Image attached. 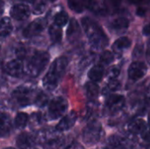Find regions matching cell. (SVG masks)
I'll list each match as a JSON object with an SVG mask.
<instances>
[{
	"instance_id": "cell-12",
	"label": "cell",
	"mask_w": 150,
	"mask_h": 149,
	"mask_svg": "<svg viewBox=\"0 0 150 149\" xmlns=\"http://www.w3.org/2000/svg\"><path fill=\"white\" fill-rule=\"evenodd\" d=\"M131 45H132V40L127 36H122L118 38L113 42L112 46V50L118 58H120L124 51L128 49L131 47Z\"/></svg>"
},
{
	"instance_id": "cell-20",
	"label": "cell",
	"mask_w": 150,
	"mask_h": 149,
	"mask_svg": "<svg viewBox=\"0 0 150 149\" xmlns=\"http://www.w3.org/2000/svg\"><path fill=\"white\" fill-rule=\"evenodd\" d=\"M84 6L89 9L90 11H92L98 14L104 15L106 13V9L105 6H103L98 0H83Z\"/></svg>"
},
{
	"instance_id": "cell-9",
	"label": "cell",
	"mask_w": 150,
	"mask_h": 149,
	"mask_svg": "<svg viewBox=\"0 0 150 149\" xmlns=\"http://www.w3.org/2000/svg\"><path fill=\"white\" fill-rule=\"evenodd\" d=\"M126 105V97L123 95L112 94L108 97L105 102V108L111 113L120 112Z\"/></svg>"
},
{
	"instance_id": "cell-17",
	"label": "cell",
	"mask_w": 150,
	"mask_h": 149,
	"mask_svg": "<svg viewBox=\"0 0 150 149\" xmlns=\"http://www.w3.org/2000/svg\"><path fill=\"white\" fill-rule=\"evenodd\" d=\"M81 36V29L77 20L72 18L66 31V38L69 41H74Z\"/></svg>"
},
{
	"instance_id": "cell-13",
	"label": "cell",
	"mask_w": 150,
	"mask_h": 149,
	"mask_svg": "<svg viewBox=\"0 0 150 149\" xmlns=\"http://www.w3.org/2000/svg\"><path fill=\"white\" fill-rule=\"evenodd\" d=\"M76 119H77V115L74 111H72L69 113H68L67 115H65L59 121V123L57 124L55 129L60 133L68 131L71 127H73V126L75 125V123L76 121Z\"/></svg>"
},
{
	"instance_id": "cell-22",
	"label": "cell",
	"mask_w": 150,
	"mask_h": 149,
	"mask_svg": "<svg viewBox=\"0 0 150 149\" xmlns=\"http://www.w3.org/2000/svg\"><path fill=\"white\" fill-rule=\"evenodd\" d=\"M33 139L27 133H21L17 138L16 143L18 148L20 149H29L33 145Z\"/></svg>"
},
{
	"instance_id": "cell-31",
	"label": "cell",
	"mask_w": 150,
	"mask_h": 149,
	"mask_svg": "<svg viewBox=\"0 0 150 149\" xmlns=\"http://www.w3.org/2000/svg\"><path fill=\"white\" fill-rule=\"evenodd\" d=\"M49 103V97H48V95L43 91H40L39 92L35 97H34V105L37 106V107H40V108H42V107H45L47 104Z\"/></svg>"
},
{
	"instance_id": "cell-40",
	"label": "cell",
	"mask_w": 150,
	"mask_h": 149,
	"mask_svg": "<svg viewBox=\"0 0 150 149\" xmlns=\"http://www.w3.org/2000/svg\"><path fill=\"white\" fill-rule=\"evenodd\" d=\"M146 60H147L148 63L150 65V39L148 41L147 49H146Z\"/></svg>"
},
{
	"instance_id": "cell-3",
	"label": "cell",
	"mask_w": 150,
	"mask_h": 149,
	"mask_svg": "<svg viewBox=\"0 0 150 149\" xmlns=\"http://www.w3.org/2000/svg\"><path fill=\"white\" fill-rule=\"evenodd\" d=\"M59 133L60 132H58L56 129L55 131H41L36 136L37 142L41 144V146L45 147L47 149L61 148L64 144V139Z\"/></svg>"
},
{
	"instance_id": "cell-10",
	"label": "cell",
	"mask_w": 150,
	"mask_h": 149,
	"mask_svg": "<svg viewBox=\"0 0 150 149\" xmlns=\"http://www.w3.org/2000/svg\"><path fill=\"white\" fill-rule=\"evenodd\" d=\"M30 7L26 4L23 3L12 5L10 10L11 17L16 21H25L30 17Z\"/></svg>"
},
{
	"instance_id": "cell-43",
	"label": "cell",
	"mask_w": 150,
	"mask_h": 149,
	"mask_svg": "<svg viewBox=\"0 0 150 149\" xmlns=\"http://www.w3.org/2000/svg\"><path fill=\"white\" fill-rule=\"evenodd\" d=\"M21 1H24V2H26V3H31V4H33V3H34L36 0H21Z\"/></svg>"
},
{
	"instance_id": "cell-44",
	"label": "cell",
	"mask_w": 150,
	"mask_h": 149,
	"mask_svg": "<svg viewBox=\"0 0 150 149\" xmlns=\"http://www.w3.org/2000/svg\"><path fill=\"white\" fill-rule=\"evenodd\" d=\"M75 149H84L83 147H81L80 145H76V147H75Z\"/></svg>"
},
{
	"instance_id": "cell-35",
	"label": "cell",
	"mask_w": 150,
	"mask_h": 149,
	"mask_svg": "<svg viewBox=\"0 0 150 149\" xmlns=\"http://www.w3.org/2000/svg\"><path fill=\"white\" fill-rule=\"evenodd\" d=\"M46 9H47V3L44 1H40L38 4H36L33 12L34 15H40L46 11Z\"/></svg>"
},
{
	"instance_id": "cell-33",
	"label": "cell",
	"mask_w": 150,
	"mask_h": 149,
	"mask_svg": "<svg viewBox=\"0 0 150 149\" xmlns=\"http://www.w3.org/2000/svg\"><path fill=\"white\" fill-rule=\"evenodd\" d=\"M15 56L17 59L23 61L26 58L27 56V49L24 46H18V47L15 48Z\"/></svg>"
},
{
	"instance_id": "cell-7",
	"label": "cell",
	"mask_w": 150,
	"mask_h": 149,
	"mask_svg": "<svg viewBox=\"0 0 150 149\" xmlns=\"http://www.w3.org/2000/svg\"><path fill=\"white\" fill-rule=\"evenodd\" d=\"M47 27V19L44 18H38L30 22L22 31V35L25 39L33 38L40 34Z\"/></svg>"
},
{
	"instance_id": "cell-11",
	"label": "cell",
	"mask_w": 150,
	"mask_h": 149,
	"mask_svg": "<svg viewBox=\"0 0 150 149\" xmlns=\"http://www.w3.org/2000/svg\"><path fill=\"white\" fill-rule=\"evenodd\" d=\"M5 72L11 77L20 78L24 75V66L22 61L13 59L5 64Z\"/></svg>"
},
{
	"instance_id": "cell-46",
	"label": "cell",
	"mask_w": 150,
	"mask_h": 149,
	"mask_svg": "<svg viewBox=\"0 0 150 149\" xmlns=\"http://www.w3.org/2000/svg\"><path fill=\"white\" fill-rule=\"evenodd\" d=\"M4 149H15L14 148H5Z\"/></svg>"
},
{
	"instance_id": "cell-45",
	"label": "cell",
	"mask_w": 150,
	"mask_h": 149,
	"mask_svg": "<svg viewBox=\"0 0 150 149\" xmlns=\"http://www.w3.org/2000/svg\"><path fill=\"white\" fill-rule=\"evenodd\" d=\"M104 149H114V148H110V147H107V148H105Z\"/></svg>"
},
{
	"instance_id": "cell-48",
	"label": "cell",
	"mask_w": 150,
	"mask_h": 149,
	"mask_svg": "<svg viewBox=\"0 0 150 149\" xmlns=\"http://www.w3.org/2000/svg\"><path fill=\"white\" fill-rule=\"evenodd\" d=\"M48 1H50V2H54L55 0H48Z\"/></svg>"
},
{
	"instance_id": "cell-14",
	"label": "cell",
	"mask_w": 150,
	"mask_h": 149,
	"mask_svg": "<svg viewBox=\"0 0 150 149\" xmlns=\"http://www.w3.org/2000/svg\"><path fill=\"white\" fill-rule=\"evenodd\" d=\"M69 64V59L66 56H59L58 58H56L52 64L49 67V70L53 71L54 73H55L60 78L63 76L67 67Z\"/></svg>"
},
{
	"instance_id": "cell-38",
	"label": "cell",
	"mask_w": 150,
	"mask_h": 149,
	"mask_svg": "<svg viewBox=\"0 0 150 149\" xmlns=\"http://www.w3.org/2000/svg\"><path fill=\"white\" fill-rule=\"evenodd\" d=\"M143 51H144V48H143V45L142 44H137L134 48V51H133V58H135V59H138V58H141L143 54Z\"/></svg>"
},
{
	"instance_id": "cell-32",
	"label": "cell",
	"mask_w": 150,
	"mask_h": 149,
	"mask_svg": "<svg viewBox=\"0 0 150 149\" xmlns=\"http://www.w3.org/2000/svg\"><path fill=\"white\" fill-rule=\"evenodd\" d=\"M120 87H121V83L120 81L118 80V78L108 79L106 88L108 89L109 91H117L120 89Z\"/></svg>"
},
{
	"instance_id": "cell-49",
	"label": "cell",
	"mask_w": 150,
	"mask_h": 149,
	"mask_svg": "<svg viewBox=\"0 0 150 149\" xmlns=\"http://www.w3.org/2000/svg\"><path fill=\"white\" fill-rule=\"evenodd\" d=\"M149 94H150V86H149Z\"/></svg>"
},
{
	"instance_id": "cell-30",
	"label": "cell",
	"mask_w": 150,
	"mask_h": 149,
	"mask_svg": "<svg viewBox=\"0 0 150 149\" xmlns=\"http://www.w3.org/2000/svg\"><path fill=\"white\" fill-rule=\"evenodd\" d=\"M69 8L76 13H83L85 6L82 0H67Z\"/></svg>"
},
{
	"instance_id": "cell-2",
	"label": "cell",
	"mask_w": 150,
	"mask_h": 149,
	"mask_svg": "<svg viewBox=\"0 0 150 149\" xmlns=\"http://www.w3.org/2000/svg\"><path fill=\"white\" fill-rule=\"evenodd\" d=\"M50 61V54L45 51H35L28 59L26 70L32 77L39 76L47 68Z\"/></svg>"
},
{
	"instance_id": "cell-39",
	"label": "cell",
	"mask_w": 150,
	"mask_h": 149,
	"mask_svg": "<svg viewBox=\"0 0 150 149\" xmlns=\"http://www.w3.org/2000/svg\"><path fill=\"white\" fill-rule=\"evenodd\" d=\"M140 135L143 141H145L146 143H150V125L146 127V129Z\"/></svg>"
},
{
	"instance_id": "cell-27",
	"label": "cell",
	"mask_w": 150,
	"mask_h": 149,
	"mask_svg": "<svg viewBox=\"0 0 150 149\" xmlns=\"http://www.w3.org/2000/svg\"><path fill=\"white\" fill-rule=\"evenodd\" d=\"M114 57H115V54H113V52H111L109 50H104L99 55L98 62L100 65H102L104 67L108 66L113 62Z\"/></svg>"
},
{
	"instance_id": "cell-29",
	"label": "cell",
	"mask_w": 150,
	"mask_h": 149,
	"mask_svg": "<svg viewBox=\"0 0 150 149\" xmlns=\"http://www.w3.org/2000/svg\"><path fill=\"white\" fill-rule=\"evenodd\" d=\"M29 121V117L25 112H18L17 113L15 119H14V125L17 128L22 129L26 126Z\"/></svg>"
},
{
	"instance_id": "cell-26",
	"label": "cell",
	"mask_w": 150,
	"mask_h": 149,
	"mask_svg": "<svg viewBox=\"0 0 150 149\" xmlns=\"http://www.w3.org/2000/svg\"><path fill=\"white\" fill-rule=\"evenodd\" d=\"M0 34L2 38L8 37L13 31V25L8 17H3L1 19V28Z\"/></svg>"
},
{
	"instance_id": "cell-24",
	"label": "cell",
	"mask_w": 150,
	"mask_h": 149,
	"mask_svg": "<svg viewBox=\"0 0 150 149\" xmlns=\"http://www.w3.org/2000/svg\"><path fill=\"white\" fill-rule=\"evenodd\" d=\"M48 35L53 43H60L62 40V27L52 25L48 28Z\"/></svg>"
},
{
	"instance_id": "cell-18",
	"label": "cell",
	"mask_w": 150,
	"mask_h": 149,
	"mask_svg": "<svg viewBox=\"0 0 150 149\" xmlns=\"http://www.w3.org/2000/svg\"><path fill=\"white\" fill-rule=\"evenodd\" d=\"M130 25V21L126 17H118L110 22V29L116 32H125L128 29Z\"/></svg>"
},
{
	"instance_id": "cell-37",
	"label": "cell",
	"mask_w": 150,
	"mask_h": 149,
	"mask_svg": "<svg viewBox=\"0 0 150 149\" xmlns=\"http://www.w3.org/2000/svg\"><path fill=\"white\" fill-rule=\"evenodd\" d=\"M120 68L118 67H112L111 68L108 72H107V78L108 79H114V78H118L119 76L120 75Z\"/></svg>"
},
{
	"instance_id": "cell-23",
	"label": "cell",
	"mask_w": 150,
	"mask_h": 149,
	"mask_svg": "<svg viewBox=\"0 0 150 149\" xmlns=\"http://www.w3.org/2000/svg\"><path fill=\"white\" fill-rule=\"evenodd\" d=\"M108 142L112 148L117 149H127L128 147V142H127V139H125L122 136L117 135V134L112 135L109 138Z\"/></svg>"
},
{
	"instance_id": "cell-15",
	"label": "cell",
	"mask_w": 150,
	"mask_h": 149,
	"mask_svg": "<svg viewBox=\"0 0 150 149\" xmlns=\"http://www.w3.org/2000/svg\"><path fill=\"white\" fill-rule=\"evenodd\" d=\"M60 79L61 78L55 73H54L53 71H51V70L48 69V71L47 72V74L42 78L43 87L47 90L52 91V90H55L57 88Z\"/></svg>"
},
{
	"instance_id": "cell-47",
	"label": "cell",
	"mask_w": 150,
	"mask_h": 149,
	"mask_svg": "<svg viewBox=\"0 0 150 149\" xmlns=\"http://www.w3.org/2000/svg\"><path fill=\"white\" fill-rule=\"evenodd\" d=\"M149 125H150V113H149Z\"/></svg>"
},
{
	"instance_id": "cell-16",
	"label": "cell",
	"mask_w": 150,
	"mask_h": 149,
	"mask_svg": "<svg viewBox=\"0 0 150 149\" xmlns=\"http://www.w3.org/2000/svg\"><path fill=\"white\" fill-rule=\"evenodd\" d=\"M147 127L146 122L142 119H135L130 121L126 126V130L128 133L134 135H140Z\"/></svg>"
},
{
	"instance_id": "cell-1",
	"label": "cell",
	"mask_w": 150,
	"mask_h": 149,
	"mask_svg": "<svg viewBox=\"0 0 150 149\" xmlns=\"http://www.w3.org/2000/svg\"><path fill=\"white\" fill-rule=\"evenodd\" d=\"M81 25L88 38L91 47L93 50H102L109 43V39L102 27L89 17L81 18Z\"/></svg>"
},
{
	"instance_id": "cell-34",
	"label": "cell",
	"mask_w": 150,
	"mask_h": 149,
	"mask_svg": "<svg viewBox=\"0 0 150 149\" xmlns=\"http://www.w3.org/2000/svg\"><path fill=\"white\" fill-rule=\"evenodd\" d=\"M44 122V116L41 112H34L31 117V123L33 126H40Z\"/></svg>"
},
{
	"instance_id": "cell-36",
	"label": "cell",
	"mask_w": 150,
	"mask_h": 149,
	"mask_svg": "<svg viewBox=\"0 0 150 149\" xmlns=\"http://www.w3.org/2000/svg\"><path fill=\"white\" fill-rule=\"evenodd\" d=\"M94 59H95V55L92 54L84 56V57L81 60V61H80V67H81L82 68H85L87 66H89V65L94 61Z\"/></svg>"
},
{
	"instance_id": "cell-6",
	"label": "cell",
	"mask_w": 150,
	"mask_h": 149,
	"mask_svg": "<svg viewBox=\"0 0 150 149\" xmlns=\"http://www.w3.org/2000/svg\"><path fill=\"white\" fill-rule=\"evenodd\" d=\"M33 95V90L26 86L21 85L17 87L11 93V97L13 101L21 107H25L31 104Z\"/></svg>"
},
{
	"instance_id": "cell-21",
	"label": "cell",
	"mask_w": 150,
	"mask_h": 149,
	"mask_svg": "<svg viewBox=\"0 0 150 149\" xmlns=\"http://www.w3.org/2000/svg\"><path fill=\"white\" fill-rule=\"evenodd\" d=\"M12 125L9 115L4 112L1 113V137L4 138L8 136L11 131Z\"/></svg>"
},
{
	"instance_id": "cell-4",
	"label": "cell",
	"mask_w": 150,
	"mask_h": 149,
	"mask_svg": "<svg viewBox=\"0 0 150 149\" xmlns=\"http://www.w3.org/2000/svg\"><path fill=\"white\" fill-rule=\"evenodd\" d=\"M102 136V126L97 120L90 121L83 130V141L88 146L96 145Z\"/></svg>"
},
{
	"instance_id": "cell-28",
	"label": "cell",
	"mask_w": 150,
	"mask_h": 149,
	"mask_svg": "<svg viewBox=\"0 0 150 149\" xmlns=\"http://www.w3.org/2000/svg\"><path fill=\"white\" fill-rule=\"evenodd\" d=\"M69 15L65 11H60L57 13H55L54 17V24L62 27L64 25H66L69 22Z\"/></svg>"
},
{
	"instance_id": "cell-19",
	"label": "cell",
	"mask_w": 150,
	"mask_h": 149,
	"mask_svg": "<svg viewBox=\"0 0 150 149\" xmlns=\"http://www.w3.org/2000/svg\"><path fill=\"white\" fill-rule=\"evenodd\" d=\"M104 74H105L104 66L100 64L93 65L88 71V78L92 82L98 83L103 79Z\"/></svg>"
},
{
	"instance_id": "cell-42",
	"label": "cell",
	"mask_w": 150,
	"mask_h": 149,
	"mask_svg": "<svg viewBox=\"0 0 150 149\" xmlns=\"http://www.w3.org/2000/svg\"><path fill=\"white\" fill-rule=\"evenodd\" d=\"M145 14H146V10H145L144 8L141 7V8H139V9L137 10V15H138V16L143 17Z\"/></svg>"
},
{
	"instance_id": "cell-8",
	"label": "cell",
	"mask_w": 150,
	"mask_h": 149,
	"mask_svg": "<svg viewBox=\"0 0 150 149\" xmlns=\"http://www.w3.org/2000/svg\"><path fill=\"white\" fill-rule=\"evenodd\" d=\"M148 67L145 62L141 61H133L127 69V76L132 82H137L143 78L147 74Z\"/></svg>"
},
{
	"instance_id": "cell-5",
	"label": "cell",
	"mask_w": 150,
	"mask_h": 149,
	"mask_svg": "<svg viewBox=\"0 0 150 149\" xmlns=\"http://www.w3.org/2000/svg\"><path fill=\"white\" fill-rule=\"evenodd\" d=\"M68 107V101L63 97H57L53 98L48 105V118L51 120H55L62 118L66 113Z\"/></svg>"
},
{
	"instance_id": "cell-50",
	"label": "cell",
	"mask_w": 150,
	"mask_h": 149,
	"mask_svg": "<svg viewBox=\"0 0 150 149\" xmlns=\"http://www.w3.org/2000/svg\"><path fill=\"white\" fill-rule=\"evenodd\" d=\"M34 149H37V148H34Z\"/></svg>"
},
{
	"instance_id": "cell-41",
	"label": "cell",
	"mask_w": 150,
	"mask_h": 149,
	"mask_svg": "<svg viewBox=\"0 0 150 149\" xmlns=\"http://www.w3.org/2000/svg\"><path fill=\"white\" fill-rule=\"evenodd\" d=\"M142 33L146 36H150V23L149 24H147L143 29H142Z\"/></svg>"
},
{
	"instance_id": "cell-25",
	"label": "cell",
	"mask_w": 150,
	"mask_h": 149,
	"mask_svg": "<svg viewBox=\"0 0 150 149\" xmlns=\"http://www.w3.org/2000/svg\"><path fill=\"white\" fill-rule=\"evenodd\" d=\"M84 90H85V93L86 96L90 98V99H95L98 97V96L99 95V86L97 84V83L95 82H88L85 83L84 85Z\"/></svg>"
}]
</instances>
